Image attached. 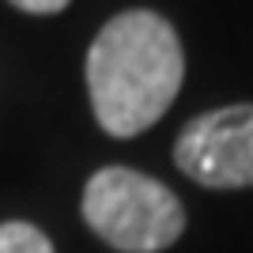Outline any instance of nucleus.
Returning a JSON list of instances; mask_svg holds the SVG:
<instances>
[{
    "label": "nucleus",
    "mask_w": 253,
    "mask_h": 253,
    "mask_svg": "<svg viewBox=\"0 0 253 253\" xmlns=\"http://www.w3.org/2000/svg\"><path fill=\"white\" fill-rule=\"evenodd\" d=\"M185 53L155 11H121L87 49V95L98 125L117 140L140 136L178 98Z\"/></svg>",
    "instance_id": "nucleus-1"
},
{
    "label": "nucleus",
    "mask_w": 253,
    "mask_h": 253,
    "mask_svg": "<svg viewBox=\"0 0 253 253\" xmlns=\"http://www.w3.org/2000/svg\"><path fill=\"white\" fill-rule=\"evenodd\" d=\"M87 227L121 253H159L185 231V208L163 181L128 167L91 174L84 189Z\"/></svg>",
    "instance_id": "nucleus-2"
},
{
    "label": "nucleus",
    "mask_w": 253,
    "mask_h": 253,
    "mask_svg": "<svg viewBox=\"0 0 253 253\" xmlns=\"http://www.w3.org/2000/svg\"><path fill=\"white\" fill-rule=\"evenodd\" d=\"M174 163L197 185H253V106H223L193 117L174 144Z\"/></svg>",
    "instance_id": "nucleus-3"
},
{
    "label": "nucleus",
    "mask_w": 253,
    "mask_h": 253,
    "mask_svg": "<svg viewBox=\"0 0 253 253\" xmlns=\"http://www.w3.org/2000/svg\"><path fill=\"white\" fill-rule=\"evenodd\" d=\"M0 253H53V242L31 223H0Z\"/></svg>",
    "instance_id": "nucleus-4"
},
{
    "label": "nucleus",
    "mask_w": 253,
    "mask_h": 253,
    "mask_svg": "<svg viewBox=\"0 0 253 253\" xmlns=\"http://www.w3.org/2000/svg\"><path fill=\"white\" fill-rule=\"evenodd\" d=\"M19 11H31V15H57V11H64L72 0H11Z\"/></svg>",
    "instance_id": "nucleus-5"
}]
</instances>
